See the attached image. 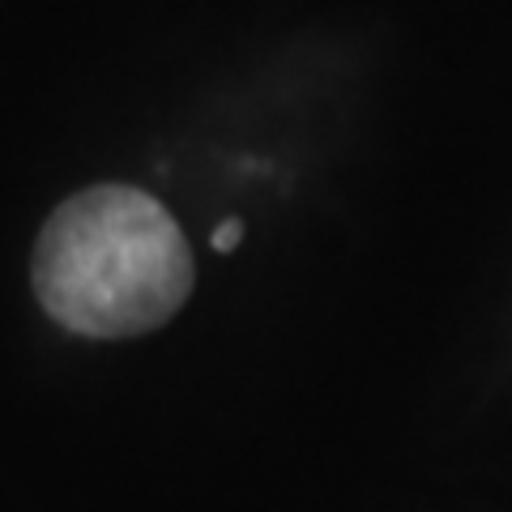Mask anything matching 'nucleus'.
I'll return each instance as SVG.
<instances>
[{"instance_id": "obj_1", "label": "nucleus", "mask_w": 512, "mask_h": 512, "mask_svg": "<svg viewBox=\"0 0 512 512\" xmlns=\"http://www.w3.org/2000/svg\"><path fill=\"white\" fill-rule=\"evenodd\" d=\"M197 282L180 222L150 192L99 184L56 205L35 248L43 312L82 338H137L184 308Z\"/></svg>"}, {"instance_id": "obj_2", "label": "nucleus", "mask_w": 512, "mask_h": 512, "mask_svg": "<svg viewBox=\"0 0 512 512\" xmlns=\"http://www.w3.org/2000/svg\"><path fill=\"white\" fill-rule=\"evenodd\" d=\"M239 239H244V222H239V218H227V222H218V227H214V239H210V244H214V252H235V248H239Z\"/></svg>"}]
</instances>
